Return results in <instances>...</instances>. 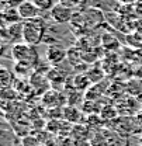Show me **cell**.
<instances>
[{
	"mask_svg": "<svg viewBox=\"0 0 142 146\" xmlns=\"http://www.w3.org/2000/svg\"><path fill=\"white\" fill-rule=\"evenodd\" d=\"M41 11H51L55 7V0H31Z\"/></svg>",
	"mask_w": 142,
	"mask_h": 146,
	"instance_id": "obj_9",
	"label": "cell"
},
{
	"mask_svg": "<svg viewBox=\"0 0 142 146\" xmlns=\"http://www.w3.org/2000/svg\"><path fill=\"white\" fill-rule=\"evenodd\" d=\"M75 13H76L75 10H72V9L66 7V6H62V4L56 3L55 7L49 11V17L52 18V21L56 23V24H71Z\"/></svg>",
	"mask_w": 142,
	"mask_h": 146,
	"instance_id": "obj_3",
	"label": "cell"
},
{
	"mask_svg": "<svg viewBox=\"0 0 142 146\" xmlns=\"http://www.w3.org/2000/svg\"><path fill=\"white\" fill-rule=\"evenodd\" d=\"M10 54H11V59L16 63L30 65L33 68H35L38 65V52H37L35 46L28 45L25 42L14 44L10 48Z\"/></svg>",
	"mask_w": 142,
	"mask_h": 146,
	"instance_id": "obj_2",
	"label": "cell"
},
{
	"mask_svg": "<svg viewBox=\"0 0 142 146\" xmlns=\"http://www.w3.org/2000/svg\"><path fill=\"white\" fill-rule=\"evenodd\" d=\"M1 20H3V24H16V23H21V18H20V14H18L17 7H11V6H7L3 9L1 11Z\"/></svg>",
	"mask_w": 142,
	"mask_h": 146,
	"instance_id": "obj_6",
	"label": "cell"
},
{
	"mask_svg": "<svg viewBox=\"0 0 142 146\" xmlns=\"http://www.w3.org/2000/svg\"><path fill=\"white\" fill-rule=\"evenodd\" d=\"M23 1L25 0H7V6H11V7H18Z\"/></svg>",
	"mask_w": 142,
	"mask_h": 146,
	"instance_id": "obj_11",
	"label": "cell"
},
{
	"mask_svg": "<svg viewBox=\"0 0 142 146\" xmlns=\"http://www.w3.org/2000/svg\"><path fill=\"white\" fill-rule=\"evenodd\" d=\"M120 4H124V6H132L134 3H137L138 0H117Z\"/></svg>",
	"mask_w": 142,
	"mask_h": 146,
	"instance_id": "obj_12",
	"label": "cell"
},
{
	"mask_svg": "<svg viewBox=\"0 0 142 146\" xmlns=\"http://www.w3.org/2000/svg\"><path fill=\"white\" fill-rule=\"evenodd\" d=\"M58 3L69 7L75 11H85L87 6V0H58Z\"/></svg>",
	"mask_w": 142,
	"mask_h": 146,
	"instance_id": "obj_8",
	"label": "cell"
},
{
	"mask_svg": "<svg viewBox=\"0 0 142 146\" xmlns=\"http://www.w3.org/2000/svg\"><path fill=\"white\" fill-rule=\"evenodd\" d=\"M17 10H18V14H20L21 21H27V20H33V18L41 17V10L37 7L31 0L23 1L17 7Z\"/></svg>",
	"mask_w": 142,
	"mask_h": 146,
	"instance_id": "obj_5",
	"label": "cell"
},
{
	"mask_svg": "<svg viewBox=\"0 0 142 146\" xmlns=\"http://www.w3.org/2000/svg\"><path fill=\"white\" fill-rule=\"evenodd\" d=\"M16 146H24V145H16Z\"/></svg>",
	"mask_w": 142,
	"mask_h": 146,
	"instance_id": "obj_14",
	"label": "cell"
},
{
	"mask_svg": "<svg viewBox=\"0 0 142 146\" xmlns=\"http://www.w3.org/2000/svg\"><path fill=\"white\" fill-rule=\"evenodd\" d=\"M139 145L142 146V138H141V139H139Z\"/></svg>",
	"mask_w": 142,
	"mask_h": 146,
	"instance_id": "obj_13",
	"label": "cell"
},
{
	"mask_svg": "<svg viewBox=\"0 0 142 146\" xmlns=\"http://www.w3.org/2000/svg\"><path fill=\"white\" fill-rule=\"evenodd\" d=\"M68 55V51L61 46L59 44H51L47 46V51H45V58L47 60L51 63V65H58L61 63Z\"/></svg>",
	"mask_w": 142,
	"mask_h": 146,
	"instance_id": "obj_4",
	"label": "cell"
},
{
	"mask_svg": "<svg viewBox=\"0 0 142 146\" xmlns=\"http://www.w3.org/2000/svg\"><path fill=\"white\" fill-rule=\"evenodd\" d=\"M47 31H48V27L42 17L23 21V42L33 46H38L44 44L45 36L48 34Z\"/></svg>",
	"mask_w": 142,
	"mask_h": 146,
	"instance_id": "obj_1",
	"label": "cell"
},
{
	"mask_svg": "<svg viewBox=\"0 0 142 146\" xmlns=\"http://www.w3.org/2000/svg\"><path fill=\"white\" fill-rule=\"evenodd\" d=\"M14 74L11 73V70H9L7 68L1 66L0 69V84H1V89H10L13 84H14Z\"/></svg>",
	"mask_w": 142,
	"mask_h": 146,
	"instance_id": "obj_7",
	"label": "cell"
},
{
	"mask_svg": "<svg viewBox=\"0 0 142 146\" xmlns=\"http://www.w3.org/2000/svg\"><path fill=\"white\" fill-rule=\"evenodd\" d=\"M33 70V66H30V65H24V63H16V69H14V72L17 73V74H23V76H28L30 73Z\"/></svg>",
	"mask_w": 142,
	"mask_h": 146,
	"instance_id": "obj_10",
	"label": "cell"
}]
</instances>
